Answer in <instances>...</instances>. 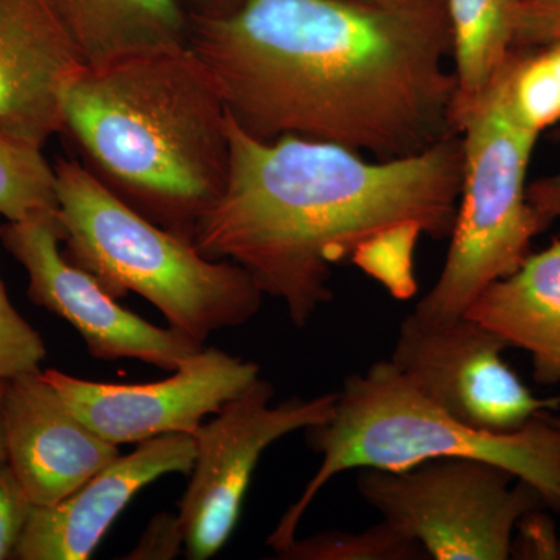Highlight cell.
<instances>
[{
    "instance_id": "obj_1",
    "label": "cell",
    "mask_w": 560,
    "mask_h": 560,
    "mask_svg": "<svg viewBox=\"0 0 560 560\" xmlns=\"http://www.w3.org/2000/svg\"><path fill=\"white\" fill-rule=\"evenodd\" d=\"M189 46L250 138H300L393 161L460 135L447 0H243L191 16Z\"/></svg>"
},
{
    "instance_id": "obj_2",
    "label": "cell",
    "mask_w": 560,
    "mask_h": 560,
    "mask_svg": "<svg viewBox=\"0 0 560 560\" xmlns=\"http://www.w3.org/2000/svg\"><path fill=\"white\" fill-rule=\"evenodd\" d=\"M230 173L194 246L249 272L265 296L307 326L334 300V267L400 237H451L464 179L460 135L416 156L374 161L355 151L250 138L228 110Z\"/></svg>"
},
{
    "instance_id": "obj_3",
    "label": "cell",
    "mask_w": 560,
    "mask_h": 560,
    "mask_svg": "<svg viewBox=\"0 0 560 560\" xmlns=\"http://www.w3.org/2000/svg\"><path fill=\"white\" fill-rule=\"evenodd\" d=\"M61 113L103 186L194 243L226 186L230 136L219 83L189 44L86 62L66 83Z\"/></svg>"
},
{
    "instance_id": "obj_4",
    "label": "cell",
    "mask_w": 560,
    "mask_h": 560,
    "mask_svg": "<svg viewBox=\"0 0 560 560\" xmlns=\"http://www.w3.org/2000/svg\"><path fill=\"white\" fill-rule=\"evenodd\" d=\"M305 431L323 460L268 537L276 555L296 540L319 490L350 469L401 471L431 459L489 460L528 482L548 508L560 511V429L548 412L512 433L470 429L423 396L389 360L346 377L329 419Z\"/></svg>"
},
{
    "instance_id": "obj_5",
    "label": "cell",
    "mask_w": 560,
    "mask_h": 560,
    "mask_svg": "<svg viewBox=\"0 0 560 560\" xmlns=\"http://www.w3.org/2000/svg\"><path fill=\"white\" fill-rule=\"evenodd\" d=\"M62 254L90 272L114 300L136 293L168 327L205 346L210 335L243 326L265 294L231 260H210L194 243L128 208L77 160H57Z\"/></svg>"
},
{
    "instance_id": "obj_6",
    "label": "cell",
    "mask_w": 560,
    "mask_h": 560,
    "mask_svg": "<svg viewBox=\"0 0 560 560\" xmlns=\"http://www.w3.org/2000/svg\"><path fill=\"white\" fill-rule=\"evenodd\" d=\"M459 132L464 179L451 248L440 279L412 312L434 323L466 315L486 287L521 267L533 238L547 230L526 198L539 136L508 116L493 81Z\"/></svg>"
},
{
    "instance_id": "obj_7",
    "label": "cell",
    "mask_w": 560,
    "mask_h": 560,
    "mask_svg": "<svg viewBox=\"0 0 560 560\" xmlns=\"http://www.w3.org/2000/svg\"><path fill=\"white\" fill-rule=\"evenodd\" d=\"M360 495L433 560H506L514 530L544 497L489 460L441 458L401 471L363 469Z\"/></svg>"
},
{
    "instance_id": "obj_8",
    "label": "cell",
    "mask_w": 560,
    "mask_h": 560,
    "mask_svg": "<svg viewBox=\"0 0 560 560\" xmlns=\"http://www.w3.org/2000/svg\"><path fill=\"white\" fill-rule=\"evenodd\" d=\"M275 386L257 378L195 431V460L178 508L184 552L213 558L228 544L261 453L280 438L329 419L337 393L271 405Z\"/></svg>"
},
{
    "instance_id": "obj_9",
    "label": "cell",
    "mask_w": 560,
    "mask_h": 560,
    "mask_svg": "<svg viewBox=\"0 0 560 560\" xmlns=\"http://www.w3.org/2000/svg\"><path fill=\"white\" fill-rule=\"evenodd\" d=\"M506 341L469 315L401 320L390 363L438 407L470 429L512 433L560 408V396H534L504 363Z\"/></svg>"
},
{
    "instance_id": "obj_10",
    "label": "cell",
    "mask_w": 560,
    "mask_h": 560,
    "mask_svg": "<svg viewBox=\"0 0 560 560\" xmlns=\"http://www.w3.org/2000/svg\"><path fill=\"white\" fill-rule=\"evenodd\" d=\"M0 242L27 272L28 300L68 320L94 359L139 360L173 372L205 348L178 330L153 326L121 307L94 276L70 264L62 254L57 212L5 221Z\"/></svg>"
},
{
    "instance_id": "obj_11",
    "label": "cell",
    "mask_w": 560,
    "mask_h": 560,
    "mask_svg": "<svg viewBox=\"0 0 560 560\" xmlns=\"http://www.w3.org/2000/svg\"><path fill=\"white\" fill-rule=\"evenodd\" d=\"M70 410L110 444H140L164 434H190L260 377V366L217 348H202L172 377L154 383L91 382L43 371Z\"/></svg>"
},
{
    "instance_id": "obj_12",
    "label": "cell",
    "mask_w": 560,
    "mask_h": 560,
    "mask_svg": "<svg viewBox=\"0 0 560 560\" xmlns=\"http://www.w3.org/2000/svg\"><path fill=\"white\" fill-rule=\"evenodd\" d=\"M84 65L57 0H0V135L38 149L61 135L62 90Z\"/></svg>"
},
{
    "instance_id": "obj_13",
    "label": "cell",
    "mask_w": 560,
    "mask_h": 560,
    "mask_svg": "<svg viewBox=\"0 0 560 560\" xmlns=\"http://www.w3.org/2000/svg\"><path fill=\"white\" fill-rule=\"evenodd\" d=\"M7 464L35 506L68 499L120 455L39 374L5 383Z\"/></svg>"
},
{
    "instance_id": "obj_14",
    "label": "cell",
    "mask_w": 560,
    "mask_h": 560,
    "mask_svg": "<svg viewBox=\"0 0 560 560\" xmlns=\"http://www.w3.org/2000/svg\"><path fill=\"white\" fill-rule=\"evenodd\" d=\"M190 434H164L119 455L86 485L51 506H33L14 560H88L136 495L168 474L189 475Z\"/></svg>"
},
{
    "instance_id": "obj_15",
    "label": "cell",
    "mask_w": 560,
    "mask_h": 560,
    "mask_svg": "<svg viewBox=\"0 0 560 560\" xmlns=\"http://www.w3.org/2000/svg\"><path fill=\"white\" fill-rule=\"evenodd\" d=\"M466 315L526 350L537 383L560 385V241L486 287Z\"/></svg>"
},
{
    "instance_id": "obj_16",
    "label": "cell",
    "mask_w": 560,
    "mask_h": 560,
    "mask_svg": "<svg viewBox=\"0 0 560 560\" xmlns=\"http://www.w3.org/2000/svg\"><path fill=\"white\" fill-rule=\"evenodd\" d=\"M86 62L189 44L179 0H57Z\"/></svg>"
},
{
    "instance_id": "obj_17",
    "label": "cell",
    "mask_w": 560,
    "mask_h": 560,
    "mask_svg": "<svg viewBox=\"0 0 560 560\" xmlns=\"http://www.w3.org/2000/svg\"><path fill=\"white\" fill-rule=\"evenodd\" d=\"M447 7L458 83L453 120L459 131L512 49L518 0H447Z\"/></svg>"
},
{
    "instance_id": "obj_18",
    "label": "cell",
    "mask_w": 560,
    "mask_h": 560,
    "mask_svg": "<svg viewBox=\"0 0 560 560\" xmlns=\"http://www.w3.org/2000/svg\"><path fill=\"white\" fill-rule=\"evenodd\" d=\"M492 81L508 116L540 136L560 120V40L511 49Z\"/></svg>"
},
{
    "instance_id": "obj_19",
    "label": "cell",
    "mask_w": 560,
    "mask_h": 560,
    "mask_svg": "<svg viewBox=\"0 0 560 560\" xmlns=\"http://www.w3.org/2000/svg\"><path fill=\"white\" fill-rule=\"evenodd\" d=\"M57 210V173L43 149L0 135V217L22 221Z\"/></svg>"
},
{
    "instance_id": "obj_20",
    "label": "cell",
    "mask_w": 560,
    "mask_h": 560,
    "mask_svg": "<svg viewBox=\"0 0 560 560\" xmlns=\"http://www.w3.org/2000/svg\"><path fill=\"white\" fill-rule=\"evenodd\" d=\"M287 560H422L425 551L418 541L401 534L388 522L361 530H327L298 539L276 555Z\"/></svg>"
},
{
    "instance_id": "obj_21",
    "label": "cell",
    "mask_w": 560,
    "mask_h": 560,
    "mask_svg": "<svg viewBox=\"0 0 560 560\" xmlns=\"http://www.w3.org/2000/svg\"><path fill=\"white\" fill-rule=\"evenodd\" d=\"M46 357L43 338L11 304L0 278V382L39 374Z\"/></svg>"
},
{
    "instance_id": "obj_22",
    "label": "cell",
    "mask_w": 560,
    "mask_h": 560,
    "mask_svg": "<svg viewBox=\"0 0 560 560\" xmlns=\"http://www.w3.org/2000/svg\"><path fill=\"white\" fill-rule=\"evenodd\" d=\"M35 504L9 464L0 466V560H13Z\"/></svg>"
},
{
    "instance_id": "obj_23",
    "label": "cell",
    "mask_w": 560,
    "mask_h": 560,
    "mask_svg": "<svg viewBox=\"0 0 560 560\" xmlns=\"http://www.w3.org/2000/svg\"><path fill=\"white\" fill-rule=\"evenodd\" d=\"M560 40V0H518L512 49Z\"/></svg>"
},
{
    "instance_id": "obj_24",
    "label": "cell",
    "mask_w": 560,
    "mask_h": 560,
    "mask_svg": "<svg viewBox=\"0 0 560 560\" xmlns=\"http://www.w3.org/2000/svg\"><path fill=\"white\" fill-rule=\"evenodd\" d=\"M180 550H184V536L178 515L161 514L149 523L138 547L127 556V559H175Z\"/></svg>"
},
{
    "instance_id": "obj_25",
    "label": "cell",
    "mask_w": 560,
    "mask_h": 560,
    "mask_svg": "<svg viewBox=\"0 0 560 560\" xmlns=\"http://www.w3.org/2000/svg\"><path fill=\"white\" fill-rule=\"evenodd\" d=\"M540 510L529 512L522 518L521 552L528 559H559L560 541L556 539L555 526Z\"/></svg>"
},
{
    "instance_id": "obj_26",
    "label": "cell",
    "mask_w": 560,
    "mask_h": 560,
    "mask_svg": "<svg viewBox=\"0 0 560 560\" xmlns=\"http://www.w3.org/2000/svg\"><path fill=\"white\" fill-rule=\"evenodd\" d=\"M526 198L545 228L560 220V173L530 183Z\"/></svg>"
},
{
    "instance_id": "obj_27",
    "label": "cell",
    "mask_w": 560,
    "mask_h": 560,
    "mask_svg": "<svg viewBox=\"0 0 560 560\" xmlns=\"http://www.w3.org/2000/svg\"><path fill=\"white\" fill-rule=\"evenodd\" d=\"M242 2L243 0H213L212 14L210 16H221V14L231 13Z\"/></svg>"
},
{
    "instance_id": "obj_28",
    "label": "cell",
    "mask_w": 560,
    "mask_h": 560,
    "mask_svg": "<svg viewBox=\"0 0 560 560\" xmlns=\"http://www.w3.org/2000/svg\"><path fill=\"white\" fill-rule=\"evenodd\" d=\"M3 394H5V383L0 382V466L7 463L5 438H3Z\"/></svg>"
},
{
    "instance_id": "obj_29",
    "label": "cell",
    "mask_w": 560,
    "mask_h": 560,
    "mask_svg": "<svg viewBox=\"0 0 560 560\" xmlns=\"http://www.w3.org/2000/svg\"><path fill=\"white\" fill-rule=\"evenodd\" d=\"M352 2L366 3V5L374 7H401L418 2V0H352Z\"/></svg>"
},
{
    "instance_id": "obj_30",
    "label": "cell",
    "mask_w": 560,
    "mask_h": 560,
    "mask_svg": "<svg viewBox=\"0 0 560 560\" xmlns=\"http://www.w3.org/2000/svg\"><path fill=\"white\" fill-rule=\"evenodd\" d=\"M548 418H550L551 422L555 423L556 427H559L560 429V418H555V416L548 415Z\"/></svg>"
},
{
    "instance_id": "obj_31",
    "label": "cell",
    "mask_w": 560,
    "mask_h": 560,
    "mask_svg": "<svg viewBox=\"0 0 560 560\" xmlns=\"http://www.w3.org/2000/svg\"><path fill=\"white\" fill-rule=\"evenodd\" d=\"M559 559H560V548H559Z\"/></svg>"
}]
</instances>
